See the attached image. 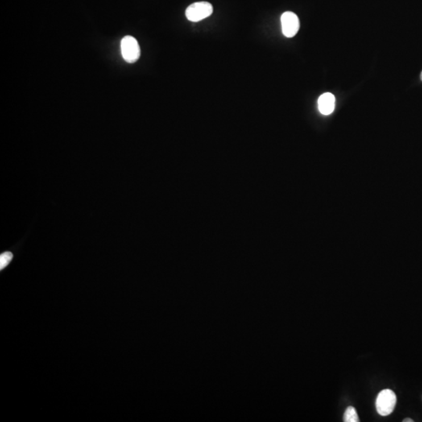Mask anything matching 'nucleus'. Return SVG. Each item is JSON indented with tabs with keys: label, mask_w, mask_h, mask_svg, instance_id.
<instances>
[{
	"label": "nucleus",
	"mask_w": 422,
	"mask_h": 422,
	"mask_svg": "<svg viewBox=\"0 0 422 422\" xmlns=\"http://www.w3.org/2000/svg\"><path fill=\"white\" fill-rule=\"evenodd\" d=\"M336 98L334 95L326 92L319 97L317 101L319 111L323 115H329L334 111Z\"/></svg>",
	"instance_id": "5"
},
{
	"label": "nucleus",
	"mask_w": 422,
	"mask_h": 422,
	"mask_svg": "<svg viewBox=\"0 0 422 422\" xmlns=\"http://www.w3.org/2000/svg\"><path fill=\"white\" fill-rule=\"evenodd\" d=\"M12 258H13V254L10 252H5L2 253L0 256V269L2 270L5 268L10 263Z\"/></svg>",
	"instance_id": "7"
},
{
	"label": "nucleus",
	"mask_w": 422,
	"mask_h": 422,
	"mask_svg": "<svg viewBox=\"0 0 422 422\" xmlns=\"http://www.w3.org/2000/svg\"><path fill=\"white\" fill-rule=\"evenodd\" d=\"M421 79H422V75H421Z\"/></svg>",
	"instance_id": "9"
},
{
	"label": "nucleus",
	"mask_w": 422,
	"mask_h": 422,
	"mask_svg": "<svg viewBox=\"0 0 422 422\" xmlns=\"http://www.w3.org/2000/svg\"><path fill=\"white\" fill-rule=\"evenodd\" d=\"M403 422H414V420L411 419H405L403 421Z\"/></svg>",
	"instance_id": "8"
},
{
	"label": "nucleus",
	"mask_w": 422,
	"mask_h": 422,
	"mask_svg": "<svg viewBox=\"0 0 422 422\" xmlns=\"http://www.w3.org/2000/svg\"><path fill=\"white\" fill-rule=\"evenodd\" d=\"M121 54L124 60L133 63L140 56V47L136 39L132 36H125L121 42Z\"/></svg>",
	"instance_id": "3"
},
{
	"label": "nucleus",
	"mask_w": 422,
	"mask_h": 422,
	"mask_svg": "<svg viewBox=\"0 0 422 422\" xmlns=\"http://www.w3.org/2000/svg\"><path fill=\"white\" fill-rule=\"evenodd\" d=\"M396 396L391 390H384L380 392L376 399V409L382 416L390 415L395 409Z\"/></svg>",
	"instance_id": "1"
},
{
	"label": "nucleus",
	"mask_w": 422,
	"mask_h": 422,
	"mask_svg": "<svg viewBox=\"0 0 422 422\" xmlns=\"http://www.w3.org/2000/svg\"><path fill=\"white\" fill-rule=\"evenodd\" d=\"M343 422H358V415H357V411L353 407H348L344 413Z\"/></svg>",
	"instance_id": "6"
},
{
	"label": "nucleus",
	"mask_w": 422,
	"mask_h": 422,
	"mask_svg": "<svg viewBox=\"0 0 422 422\" xmlns=\"http://www.w3.org/2000/svg\"><path fill=\"white\" fill-rule=\"evenodd\" d=\"M282 33L287 38H292L297 34L299 29V20L292 12H285L281 17Z\"/></svg>",
	"instance_id": "4"
},
{
	"label": "nucleus",
	"mask_w": 422,
	"mask_h": 422,
	"mask_svg": "<svg viewBox=\"0 0 422 422\" xmlns=\"http://www.w3.org/2000/svg\"><path fill=\"white\" fill-rule=\"evenodd\" d=\"M213 6L210 2H194L186 9L185 16L188 21L198 22L213 14Z\"/></svg>",
	"instance_id": "2"
}]
</instances>
